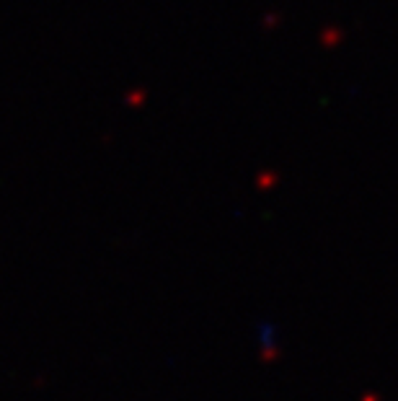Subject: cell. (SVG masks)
I'll list each match as a JSON object with an SVG mask.
<instances>
[{"label": "cell", "mask_w": 398, "mask_h": 401, "mask_svg": "<svg viewBox=\"0 0 398 401\" xmlns=\"http://www.w3.org/2000/svg\"><path fill=\"white\" fill-rule=\"evenodd\" d=\"M256 331H259V337H262V347L271 349V347L277 345V329H274V327H266V324H262V327L256 329Z\"/></svg>", "instance_id": "6da1fadb"}]
</instances>
